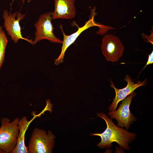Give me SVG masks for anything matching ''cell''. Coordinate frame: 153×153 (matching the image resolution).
Here are the masks:
<instances>
[{
  "mask_svg": "<svg viewBox=\"0 0 153 153\" xmlns=\"http://www.w3.org/2000/svg\"><path fill=\"white\" fill-rule=\"evenodd\" d=\"M18 118L14 119L11 122L7 118L1 120L0 128V149L5 153H11L17 142L19 129Z\"/></svg>",
  "mask_w": 153,
  "mask_h": 153,
  "instance_id": "7a4b0ae2",
  "label": "cell"
},
{
  "mask_svg": "<svg viewBox=\"0 0 153 153\" xmlns=\"http://www.w3.org/2000/svg\"><path fill=\"white\" fill-rule=\"evenodd\" d=\"M102 54L108 61H117L122 56L124 47L119 38L107 34L102 38L101 44Z\"/></svg>",
  "mask_w": 153,
  "mask_h": 153,
  "instance_id": "8992f818",
  "label": "cell"
},
{
  "mask_svg": "<svg viewBox=\"0 0 153 153\" xmlns=\"http://www.w3.org/2000/svg\"><path fill=\"white\" fill-rule=\"evenodd\" d=\"M124 80L127 82L126 86L122 89H118L115 87L113 83L110 80L111 87L113 88L115 93V96L109 107V111L115 110L118 103L125 98L128 96L133 92L134 91L141 86H144L147 84V79L143 81L138 80L135 83L133 81L131 77L128 75L126 76Z\"/></svg>",
  "mask_w": 153,
  "mask_h": 153,
  "instance_id": "9c48e42d",
  "label": "cell"
},
{
  "mask_svg": "<svg viewBox=\"0 0 153 153\" xmlns=\"http://www.w3.org/2000/svg\"><path fill=\"white\" fill-rule=\"evenodd\" d=\"M32 0H28V2H31V1Z\"/></svg>",
  "mask_w": 153,
  "mask_h": 153,
  "instance_id": "9a60e30c",
  "label": "cell"
},
{
  "mask_svg": "<svg viewBox=\"0 0 153 153\" xmlns=\"http://www.w3.org/2000/svg\"><path fill=\"white\" fill-rule=\"evenodd\" d=\"M54 10L52 13V19H71L76 14L75 0H54Z\"/></svg>",
  "mask_w": 153,
  "mask_h": 153,
  "instance_id": "30bf717a",
  "label": "cell"
},
{
  "mask_svg": "<svg viewBox=\"0 0 153 153\" xmlns=\"http://www.w3.org/2000/svg\"><path fill=\"white\" fill-rule=\"evenodd\" d=\"M153 63V51L148 55V57L147 62L146 63V65L144 66L141 72L142 71L147 65L150 64H152Z\"/></svg>",
  "mask_w": 153,
  "mask_h": 153,
  "instance_id": "4fadbf2b",
  "label": "cell"
},
{
  "mask_svg": "<svg viewBox=\"0 0 153 153\" xmlns=\"http://www.w3.org/2000/svg\"><path fill=\"white\" fill-rule=\"evenodd\" d=\"M143 38H146L148 40V42H151L153 44V38H149V37H153V34L150 36L145 35L144 33L142 35Z\"/></svg>",
  "mask_w": 153,
  "mask_h": 153,
  "instance_id": "5bb4252c",
  "label": "cell"
},
{
  "mask_svg": "<svg viewBox=\"0 0 153 153\" xmlns=\"http://www.w3.org/2000/svg\"><path fill=\"white\" fill-rule=\"evenodd\" d=\"M4 19V27L7 34L14 43H16L20 39L26 40L33 45L32 40L23 37L21 34V28L19 22L24 19L25 15L19 12L9 14L8 11L5 10L3 14Z\"/></svg>",
  "mask_w": 153,
  "mask_h": 153,
  "instance_id": "ba28073f",
  "label": "cell"
},
{
  "mask_svg": "<svg viewBox=\"0 0 153 153\" xmlns=\"http://www.w3.org/2000/svg\"><path fill=\"white\" fill-rule=\"evenodd\" d=\"M136 95L133 92L122 100L117 110L111 111L108 113L111 119H116L117 126L125 127L128 129L132 123L137 120V118L130 112V106L133 98Z\"/></svg>",
  "mask_w": 153,
  "mask_h": 153,
  "instance_id": "52a82bcc",
  "label": "cell"
},
{
  "mask_svg": "<svg viewBox=\"0 0 153 153\" xmlns=\"http://www.w3.org/2000/svg\"><path fill=\"white\" fill-rule=\"evenodd\" d=\"M95 8L91 10V13L90 17L88 20L86 21L84 25L82 27H80L77 26L78 30L75 32L69 35H66L64 32L62 26H60L63 36V40L62 41V45L61 53L58 58L55 60L54 63L56 65H58L63 62L65 52L71 44L74 43L75 41L84 31L89 28L94 26H98L101 28H103L106 27L103 25L96 23L94 20V16L96 15L95 11Z\"/></svg>",
  "mask_w": 153,
  "mask_h": 153,
  "instance_id": "5b68a950",
  "label": "cell"
},
{
  "mask_svg": "<svg viewBox=\"0 0 153 153\" xmlns=\"http://www.w3.org/2000/svg\"><path fill=\"white\" fill-rule=\"evenodd\" d=\"M8 40L2 26H0V69L5 58L6 47Z\"/></svg>",
  "mask_w": 153,
  "mask_h": 153,
  "instance_id": "7c38bea8",
  "label": "cell"
},
{
  "mask_svg": "<svg viewBox=\"0 0 153 153\" xmlns=\"http://www.w3.org/2000/svg\"><path fill=\"white\" fill-rule=\"evenodd\" d=\"M52 13L47 12L41 15L35 23L36 31L35 39L33 41V45L43 39H46L53 43H62V41L54 34V28L51 22Z\"/></svg>",
  "mask_w": 153,
  "mask_h": 153,
  "instance_id": "277c9868",
  "label": "cell"
},
{
  "mask_svg": "<svg viewBox=\"0 0 153 153\" xmlns=\"http://www.w3.org/2000/svg\"><path fill=\"white\" fill-rule=\"evenodd\" d=\"M56 137L48 130V134L44 130L36 128L33 130L28 144L29 153H51Z\"/></svg>",
  "mask_w": 153,
  "mask_h": 153,
  "instance_id": "3957f363",
  "label": "cell"
},
{
  "mask_svg": "<svg viewBox=\"0 0 153 153\" xmlns=\"http://www.w3.org/2000/svg\"><path fill=\"white\" fill-rule=\"evenodd\" d=\"M35 117H34L30 121L27 120L26 116L20 119L18 123L19 131L17 143L11 153H29L25 144V135L30 124Z\"/></svg>",
  "mask_w": 153,
  "mask_h": 153,
  "instance_id": "8fae6325",
  "label": "cell"
},
{
  "mask_svg": "<svg viewBox=\"0 0 153 153\" xmlns=\"http://www.w3.org/2000/svg\"><path fill=\"white\" fill-rule=\"evenodd\" d=\"M97 115L103 119L107 125L106 129L102 133L90 134L91 136L101 137V140L97 146L101 148H109L112 146L113 142H116L124 149L129 150L130 147L128 144L136 139V135L116 126L112 120L105 113L101 112L97 113Z\"/></svg>",
  "mask_w": 153,
  "mask_h": 153,
  "instance_id": "6da1fadb",
  "label": "cell"
}]
</instances>
